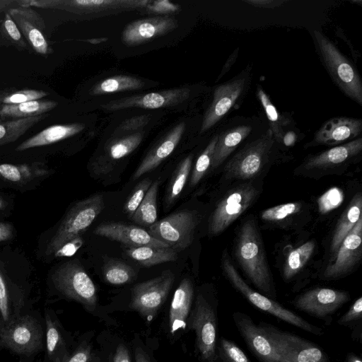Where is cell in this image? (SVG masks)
<instances>
[{"label": "cell", "instance_id": "obj_53", "mask_svg": "<svg viewBox=\"0 0 362 362\" xmlns=\"http://www.w3.org/2000/svg\"><path fill=\"white\" fill-rule=\"evenodd\" d=\"M243 1L253 6L264 8H274L288 2L286 0H243Z\"/></svg>", "mask_w": 362, "mask_h": 362}, {"label": "cell", "instance_id": "obj_36", "mask_svg": "<svg viewBox=\"0 0 362 362\" xmlns=\"http://www.w3.org/2000/svg\"><path fill=\"white\" fill-rule=\"evenodd\" d=\"M144 83L139 78L125 75L110 77L95 84L90 90L92 95L140 89Z\"/></svg>", "mask_w": 362, "mask_h": 362}, {"label": "cell", "instance_id": "obj_31", "mask_svg": "<svg viewBox=\"0 0 362 362\" xmlns=\"http://www.w3.org/2000/svg\"><path fill=\"white\" fill-rule=\"evenodd\" d=\"M48 173L47 167L39 162L19 165L0 164V176L7 181L15 183H25Z\"/></svg>", "mask_w": 362, "mask_h": 362}, {"label": "cell", "instance_id": "obj_5", "mask_svg": "<svg viewBox=\"0 0 362 362\" xmlns=\"http://www.w3.org/2000/svg\"><path fill=\"white\" fill-rule=\"evenodd\" d=\"M104 207V199L101 194H95L76 202L69 209L47 243L46 255H54L64 243L80 236L93 223Z\"/></svg>", "mask_w": 362, "mask_h": 362}, {"label": "cell", "instance_id": "obj_19", "mask_svg": "<svg viewBox=\"0 0 362 362\" xmlns=\"http://www.w3.org/2000/svg\"><path fill=\"white\" fill-rule=\"evenodd\" d=\"M177 26V21L168 16L137 20L126 26L122 33V41L127 46H136L166 35Z\"/></svg>", "mask_w": 362, "mask_h": 362}, {"label": "cell", "instance_id": "obj_40", "mask_svg": "<svg viewBox=\"0 0 362 362\" xmlns=\"http://www.w3.org/2000/svg\"><path fill=\"white\" fill-rule=\"evenodd\" d=\"M341 326L351 329V338L354 341H362V297L357 298L349 310L337 321Z\"/></svg>", "mask_w": 362, "mask_h": 362}, {"label": "cell", "instance_id": "obj_7", "mask_svg": "<svg viewBox=\"0 0 362 362\" xmlns=\"http://www.w3.org/2000/svg\"><path fill=\"white\" fill-rule=\"evenodd\" d=\"M276 141L268 129L239 150L227 163V178L245 180L255 177L269 160Z\"/></svg>", "mask_w": 362, "mask_h": 362}, {"label": "cell", "instance_id": "obj_48", "mask_svg": "<svg viewBox=\"0 0 362 362\" xmlns=\"http://www.w3.org/2000/svg\"><path fill=\"white\" fill-rule=\"evenodd\" d=\"M0 313L4 321L8 323L10 321V305L8 293L5 279L0 271Z\"/></svg>", "mask_w": 362, "mask_h": 362}, {"label": "cell", "instance_id": "obj_34", "mask_svg": "<svg viewBox=\"0 0 362 362\" xmlns=\"http://www.w3.org/2000/svg\"><path fill=\"white\" fill-rule=\"evenodd\" d=\"M159 182H152L132 220L142 226L150 227L157 221V194Z\"/></svg>", "mask_w": 362, "mask_h": 362}, {"label": "cell", "instance_id": "obj_51", "mask_svg": "<svg viewBox=\"0 0 362 362\" xmlns=\"http://www.w3.org/2000/svg\"><path fill=\"white\" fill-rule=\"evenodd\" d=\"M147 115L136 116L124 121L117 129V132H127L139 129L149 121Z\"/></svg>", "mask_w": 362, "mask_h": 362}, {"label": "cell", "instance_id": "obj_44", "mask_svg": "<svg viewBox=\"0 0 362 362\" xmlns=\"http://www.w3.org/2000/svg\"><path fill=\"white\" fill-rule=\"evenodd\" d=\"M299 202H291L274 206L267 209L261 213V218L267 221H279L300 211Z\"/></svg>", "mask_w": 362, "mask_h": 362}, {"label": "cell", "instance_id": "obj_17", "mask_svg": "<svg viewBox=\"0 0 362 362\" xmlns=\"http://www.w3.org/2000/svg\"><path fill=\"white\" fill-rule=\"evenodd\" d=\"M7 11L35 52L42 55L52 52L46 35L45 22L35 10L31 7L17 6Z\"/></svg>", "mask_w": 362, "mask_h": 362}, {"label": "cell", "instance_id": "obj_50", "mask_svg": "<svg viewBox=\"0 0 362 362\" xmlns=\"http://www.w3.org/2000/svg\"><path fill=\"white\" fill-rule=\"evenodd\" d=\"M91 358L90 346L87 344L79 346L63 362H89Z\"/></svg>", "mask_w": 362, "mask_h": 362}, {"label": "cell", "instance_id": "obj_4", "mask_svg": "<svg viewBox=\"0 0 362 362\" xmlns=\"http://www.w3.org/2000/svg\"><path fill=\"white\" fill-rule=\"evenodd\" d=\"M258 325L272 341L278 362H331L319 344L267 322Z\"/></svg>", "mask_w": 362, "mask_h": 362}, {"label": "cell", "instance_id": "obj_21", "mask_svg": "<svg viewBox=\"0 0 362 362\" xmlns=\"http://www.w3.org/2000/svg\"><path fill=\"white\" fill-rule=\"evenodd\" d=\"M362 132L361 119L337 117L326 121L315 134L310 146H338L356 139Z\"/></svg>", "mask_w": 362, "mask_h": 362}, {"label": "cell", "instance_id": "obj_2", "mask_svg": "<svg viewBox=\"0 0 362 362\" xmlns=\"http://www.w3.org/2000/svg\"><path fill=\"white\" fill-rule=\"evenodd\" d=\"M317 52L334 83L347 97L362 105V82L356 69L323 33L313 31Z\"/></svg>", "mask_w": 362, "mask_h": 362}, {"label": "cell", "instance_id": "obj_33", "mask_svg": "<svg viewBox=\"0 0 362 362\" xmlns=\"http://www.w3.org/2000/svg\"><path fill=\"white\" fill-rule=\"evenodd\" d=\"M47 115L44 114L0 122V146L16 141L32 127L45 119Z\"/></svg>", "mask_w": 362, "mask_h": 362}, {"label": "cell", "instance_id": "obj_57", "mask_svg": "<svg viewBox=\"0 0 362 362\" xmlns=\"http://www.w3.org/2000/svg\"><path fill=\"white\" fill-rule=\"evenodd\" d=\"M135 361L136 362H151L148 355L140 347L136 349Z\"/></svg>", "mask_w": 362, "mask_h": 362}, {"label": "cell", "instance_id": "obj_49", "mask_svg": "<svg viewBox=\"0 0 362 362\" xmlns=\"http://www.w3.org/2000/svg\"><path fill=\"white\" fill-rule=\"evenodd\" d=\"M83 243V240L81 236H77L64 243L54 255L58 257L72 256L82 246Z\"/></svg>", "mask_w": 362, "mask_h": 362}, {"label": "cell", "instance_id": "obj_55", "mask_svg": "<svg viewBox=\"0 0 362 362\" xmlns=\"http://www.w3.org/2000/svg\"><path fill=\"white\" fill-rule=\"evenodd\" d=\"M14 228L12 224L0 222V242L11 240L13 236Z\"/></svg>", "mask_w": 362, "mask_h": 362}, {"label": "cell", "instance_id": "obj_61", "mask_svg": "<svg viewBox=\"0 0 362 362\" xmlns=\"http://www.w3.org/2000/svg\"><path fill=\"white\" fill-rule=\"evenodd\" d=\"M5 207L4 200L0 197V211L2 210Z\"/></svg>", "mask_w": 362, "mask_h": 362}, {"label": "cell", "instance_id": "obj_9", "mask_svg": "<svg viewBox=\"0 0 362 362\" xmlns=\"http://www.w3.org/2000/svg\"><path fill=\"white\" fill-rule=\"evenodd\" d=\"M198 223V216L194 211L182 210L155 222L147 231L178 252L191 245Z\"/></svg>", "mask_w": 362, "mask_h": 362}, {"label": "cell", "instance_id": "obj_35", "mask_svg": "<svg viewBox=\"0 0 362 362\" xmlns=\"http://www.w3.org/2000/svg\"><path fill=\"white\" fill-rule=\"evenodd\" d=\"M46 346L51 362H63L69 356L64 339L56 322L50 314H45Z\"/></svg>", "mask_w": 362, "mask_h": 362}, {"label": "cell", "instance_id": "obj_45", "mask_svg": "<svg viewBox=\"0 0 362 362\" xmlns=\"http://www.w3.org/2000/svg\"><path fill=\"white\" fill-rule=\"evenodd\" d=\"M151 184L152 181L151 180L144 179L134 188L124 205V211L129 218H132Z\"/></svg>", "mask_w": 362, "mask_h": 362}, {"label": "cell", "instance_id": "obj_18", "mask_svg": "<svg viewBox=\"0 0 362 362\" xmlns=\"http://www.w3.org/2000/svg\"><path fill=\"white\" fill-rule=\"evenodd\" d=\"M362 217L341 242L334 261L324 272L327 279H335L348 274L358 262L362 255Z\"/></svg>", "mask_w": 362, "mask_h": 362}, {"label": "cell", "instance_id": "obj_39", "mask_svg": "<svg viewBox=\"0 0 362 362\" xmlns=\"http://www.w3.org/2000/svg\"><path fill=\"white\" fill-rule=\"evenodd\" d=\"M104 279L112 285H123L132 282L136 278L134 269L124 262L111 259L103 267Z\"/></svg>", "mask_w": 362, "mask_h": 362}, {"label": "cell", "instance_id": "obj_32", "mask_svg": "<svg viewBox=\"0 0 362 362\" xmlns=\"http://www.w3.org/2000/svg\"><path fill=\"white\" fill-rule=\"evenodd\" d=\"M257 96L266 114L270 127L269 129L272 131L276 142H281L286 132V128L291 124V118L279 112L267 94L259 85L257 86Z\"/></svg>", "mask_w": 362, "mask_h": 362}, {"label": "cell", "instance_id": "obj_62", "mask_svg": "<svg viewBox=\"0 0 362 362\" xmlns=\"http://www.w3.org/2000/svg\"><path fill=\"white\" fill-rule=\"evenodd\" d=\"M351 2L355 4L359 3L361 5V1H351Z\"/></svg>", "mask_w": 362, "mask_h": 362}, {"label": "cell", "instance_id": "obj_25", "mask_svg": "<svg viewBox=\"0 0 362 362\" xmlns=\"http://www.w3.org/2000/svg\"><path fill=\"white\" fill-rule=\"evenodd\" d=\"M143 132H137L127 137L118 139L109 145L106 152L93 167V172L101 176L111 172L115 162L130 154L141 144Z\"/></svg>", "mask_w": 362, "mask_h": 362}, {"label": "cell", "instance_id": "obj_38", "mask_svg": "<svg viewBox=\"0 0 362 362\" xmlns=\"http://www.w3.org/2000/svg\"><path fill=\"white\" fill-rule=\"evenodd\" d=\"M314 250L315 243L313 240H310L290 252L286 258L283 272L286 280H291L299 272L311 257Z\"/></svg>", "mask_w": 362, "mask_h": 362}, {"label": "cell", "instance_id": "obj_20", "mask_svg": "<svg viewBox=\"0 0 362 362\" xmlns=\"http://www.w3.org/2000/svg\"><path fill=\"white\" fill-rule=\"evenodd\" d=\"M94 233L119 242L127 247L146 245L170 247L164 242L152 237L146 230L120 222L103 223L95 228Z\"/></svg>", "mask_w": 362, "mask_h": 362}, {"label": "cell", "instance_id": "obj_12", "mask_svg": "<svg viewBox=\"0 0 362 362\" xmlns=\"http://www.w3.org/2000/svg\"><path fill=\"white\" fill-rule=\"evenodd\" d=\"M0 345L17 354L29 356L42 347V329L30 315L11 320L0 331Z\"/></svg>", "mask_w": 362, "mask_h": 362}, {"label": "cell", "instance_id": "obj_26", "mask_svg": "<svg viewBox=\"0 0 362 362\" xmlns=\"http://www.w3.org/2000/svg\"><path fill=\"white\" fill-rule=\"evenodd\" d=\"M252 131V126L247 123L230 127L218 135L211 167L214 169L222 164Z\"/></svg>", "mask_w": 362, "mask_h": 362}, {"label": "cell", "instance_id": "obj_27", "mask_svg": "<svg viewBox=\"0 0 362 362\" xmlns=\"http://www.w3.org/2000/svg\"><path fill=\"white\" fill-rule=\"evenodd\" d=\"M84 128L85 124L81 123L52 125L23 141L16 150L23 151L52 144L81 132Z\"/></svg>", "mask_w": 362, "mask_h": 362}, {"label": "cell", "instance_id": "obj_47", "mask_svg": "<svg viewBox=\"0 0 362 362\" xmlns=\"http://www.w3.org/2000/svg\"><path fill=\"white\" fill-rule=\"evenodd\" d=\"M2 25L4 33L11 39V40L21 47H26V43L23 39L21 32L8 11H5Z\"/></svg>", "mask_w": 362, "mask_h": 362}, {"label": "cell", "instance_id": "obj_41", "mask_svg": "<svg viewBox=\"0 0 362 362\" xmlns=\"http://www.w3.org/2000/svg\"><path fill=\"white\" fill-rule=\"evenodd\" d=\"M216 362H250L244 351L233 341L221 337L216 346Z\"/></svg>", "mask_w": 362, "mask_h": 362}, {"label": "cell", "instance_id": "obj_58", "mask_svg": "<svg viewBox=\"0 0 362 362\" xmlns=\"http://www.w3.org/2000/svg\"><path fill=\"white\" fill-rule=\"evenodd\" d=\"M14 4H17V1L13 0H0V12L6 11L11 8V6Z\"/></svg>", "mask_w": 362, "mask_h": 362}, {"label": "cell", "instance_id": "obj_46", "mask_svg": "<svg viewBox=\"0 0 362 362\" xmlns=\"http://www.w3.org/2000/svg\"><path fill=\"white\" fill-rule=\"evenodd\" d=\"M343 199L344 194L341 189L332 187L318 198L319 211L322 214L327 213L337 208L342 203Z\"/></svg>", "mask_w": 362, "mask_h": 362}, {"label": "cell", "instance_id": "obj_6", "mask_svg": "<svg viewBox=\"0 0 362 362\" xmlns=\"http://www.w3.org/2000/svg\"><path fill=\"white\" fill-rule=\"evenodd\" d=\"M189 327L196 334V346L201 362H216L218 331L217 304L203 294L197 296L189 314Z\"/></svg>", "mask_w": 362, "mask_h": 362}, {"label": "cell", "instance_id": "obj_60", "mask_svg": "<svg viewBox=\"0 0 362 362\" xmlns=\"http://www.w3.org/2000/svg\"><path fill=\"white\" fill-rule=\"evenodd\" d=\"M105 40V38H101V39H91V40H88V41L92 44H97V43L101 42Z\"/></svg>", "mask_w": 362, "mask_h": 362}, {"label": "cell", "instance_id": "obj_43", "mask_svg": "<svg viewBox=\"0 0 362 362\" xmlns=\"http://www.w3.org/2000/svg\"><path fill=\"white\" fill-rule=\"evenodd\" d=\"M49 93L42 90L23 89L0 95V105H13L40 100Z\"/></svg>", "mask_w": 362, "mask_h": 362}, {"label": "cell", "instance_id": "obj_15", "mask_svg": "<svg viewBox=\"0 0 362 362\" xmlns=\"http://www.w3.org/2000/svg\"><path fill=\"white\" fill-rule=\"evenodd\" d=\"M189 93L190 90L187 88L168 89L110 100L101 107L110 111L129 107L156 109L178 105L185 101L189 97Z\"/></svg>", "mask_w": 362, "mask_h": 362}, {"label": "cell", "instance_id": "obj_22", "mask_svg": "<svg viewBox=\"0 0 362 362\" xmlns=\"http://www.w3.org/2000/svg\"><path fill=\"white\" fill-rule=\"evenodd\" d=\"M362 151V138L335 146L317 154L310 156L303 165L307 170L327 169L344 164L356 158Z\"/></svg>", "mask_w": 362, "mask_h": 362}, {"label": "cell", "instance_id": "obj_29", "mask_svg": "<svg viewBox=\"0 0 362 362\" xmlns=\"http://www.w3.org/2000/svg\"><path fill=\"white\" fill-rule=\"evenodd\" d=\"M51 100H37L13 105H0V119H16L47 114L57 106Z\"/></svg>", "mask_w": 362, "mask_h": 362}, {"label": "cell", "instance_id": "obj_13", "mask_svg": "<svg viewBox=\"0 0 362 362\" xmlns=\"http://www.w3.org/2000/svg\"><path fill=\"white\" fill-rule=\"evenodd\" d=\"M257 189L242 185L230 190L218 203L209 223V233L217 235L238 218L256 200Z\"/></svg>", "mask_w": 362, "mask_h": 362}, {"label": "cell", "instance_id": "obj_59", "mask_svg": "<svg viewBox=\"0 0 362 362\" xmlns=\"http://www.w3.org/2000/svg\"><path fill=\"white\" fill-rule=\"evenodd\" d=\"M345 362H362L359 356L353 352H348L346 356Z\"/></svg>", "mask_w": 362, "mask_h": 362}, {"label": "cell", "instance_id": "obj_28", "mask_svg": "<svg viewBox=\"0 0 362 362\" xmlns=\"http://www.w3.org/2000/svg\"><path fill=\"white\" fill-rule=\"evenodd\" d=\"M362 196L357 193L352 198L339 219L332 240L331 250L337 253L341 242L361 218Z\"/></svg>", "mask_w": 362, "mask_h": 362}, {"label": "cell", "instance_id": "obj_3", "mask_svg": "<svg viewBox=\"0 0 362 362\" xmlns=\"http://www.w3.org/2000/svg\"><path fill=\"white\" fill-rule=\"evenodd\" d=\"M222 267L226 276L233 288L256 308L311 334L321 337L325 334L322 327L310 323L276 300L249 286L238 274L226 252L223 257Z\"/></svg>", "mask_w": 362, "mask_h": 362}, {"label": "cell", "instance_id": "obj_52", "mask_svg": "<svg viewBox=\"0 0 362 362\" xmlns=\"http://www.w3.org/2000/svg\"><path fill=\"white\" fill-rule=\"evenodd\" d=\"M149 10L157 13H170L178 10V5L170 3L168 1H157L149 5Z\"/></svg>", "mask_w": 362, "mask_h": 362}, {"label": "cell", "instance_id": "obj_1", "mask_svg": "<svg viewBox=\"0 0 362 362\" xmlns=\"http://www.w3.org/2000/svg\"><path fill=\"white\" fill-rule=\"evenodd\" d=\"M238 262L252 284L262 294L274 300V284L269 269L260 235L253 218L241 226L235 245Z\"/></svg>", "mask_w": 362, "mask_h": 362}, {"label": "cell", "instance_id": "obj_10", "mask_svg": "<svg viewBox=\"0 0 362 362\" xmlns=\"http://www.w3.org/2000/svg\"><path fill=\"white\" fill-rule=\"evenodd\" d=\"M174 281L173 273L166 270L157 277L134 285L129 307L151 322L165 301Z\"/></svg>", "mask_w": 362, "mask_h": 362}, {"label": "cell", "instance_id": "obj_30", "mask_svg": "<svg viewBox=\"0 0 362 362\" xmlns=\"http://www.w3.org/2000/svg\"><path fill=\"white\" fill-rule=\"evenodd\" d=\"M127 255L144 267L173 262L177 259V253L170 247L141 246L127 247Z\"/></svg>", "mask_w": 362, "mask_h": 362}, {"label": "cell", "instance_id": "obj_8", "mask_svg": "<svg viewBox=\"0 0 362 362\" xmlns=\"http://www.w3.org/2000/svg\"><path fill=\"white\" fill-rule=\"evenodd\" d=\"M52 281L66 298L82 304L89 311L95 309L98 300L95 284L78 260L58 266L52 274Z\"/></svg>", "mask_w": 362, "mask_h": 362}, {"label": "cell", "instance_id": "obj_54", "mask_svg": "<svg viewBox=\"0 0 362 362\" xmlns=\"http://www.w3.org/2000/svg\"><path fill=\"white\" fill-rule=\"evenodd\" d=\"M113 362H131L129 351L124 344H121L117 347Z\"/></svg>", "mask_w": 362, "mask_h": 362}, {"label": "cell", "instance_id": "obj_56", "mask_svg": "<svg viewBox=\"0 0 362 362\" xmlns=\"http://www.w3.org/2000/svg\"><path fill=\"white\" fill-rule=\"evenodd\" d=\"M296 137L297 136L294 132L286 131L282 137L281 141L287 146H291L296 141Z\"/></svg>", "mask_w": 362, "mask_h": 362}, {"label": "cell", "instance_id": "obj_42", "mask_svg": "<svg viewBox=\"0 0 362 362\" xmlns=\"http://www.w3.org/2000/svg\"><path fill=\"white\" fill-rule=\"evenodd\" d=\"M218 140V135H215L206 146L203 152L198 157L192 172L190 184L194 186L199 183L211 165L215 146Z\"/></svg>", "mask_w": 362, "mask_h": 362}, {"label": "cell", "instance_id": "obj_14", "mask_svg": "<svg viewBox=\"0 0 362 362\" xmlns=\"http://www.w3.org/2000/svg\"><path fill=\"white\" fill-rule=\"evenodd\" d=\"M250 83L248 69L239 74L230 81L218 86L213 100L204 115L201 133L205 132L221 121L247 90Z\"/></svg>", "mask_w": 362, "mask_h": 362}, {"label": "cell", "instance_id": "obj_24", "mask_svg": "<svg viewBox=\"0 0 362 362\" xmlns=\"http://www.w3.org/2000/svg\"><path fill=\"white\" fill-rule=\"evenodd\" d=\"M194 295L192 281L183 279L176 288L169 310V328L171 334L180 329H185L191 312Z\"/></svg>", "mask_w": 362, "mask_h": 362}, {"label": "cell", "instance_id": "obj_11", "mask_svg": "<svg viewBox=\"0 0 362 362\" xmlns=\"http://www.w3.org/2000/svg\"><path fill=\"white\" fill-rule=\"evenodd\" d=\"M349 300L350 295L347 291L317 287L298 295L292 304L296 309L323 321L328 326L333 321L332 316Z\"/></svg>", "mask_w": 362, "mask_h": 362}, {"label": "cell", "instance_id": "obj_23", "mask_svg": "<svg viewBox=\"0 0 362 362\" xmlns=\"http://www.w3.org/2000/svg\"><path fill=\"white\" fill-rule=\"evenodd\" d=\"M185 126L184 122L177 124L162 141L147 153L135 170L132 176L134 180L155 169L173 153L185 132Z\"/></svg>", "mask_w": 362, "mask_h": 362}, {"label": "cell", "instance_id": "obj_16", "mask_svg": "<svg viewBox=\"0 0 362 362\" xmlns=\"http://www.w3.org/2000/svg\"><path fill=\"white\" fill-rule=\"evenodd\" d=\"M232 318L247 349L258 362H278L272 341L250 315L235 311Z\"/></svg>", "mask_w": 362, "mask_h": 362}, {"label": "cell", "instance_id": "obj_37", "mask_svg": "<svg viewBox=\"0 0 362 362\" xmlns=\"http://www.w3.org/2000/svg\"><path fill=\"white\" fill-rule=\"evenodd\" d=\"M192 163V156L189 155L180 162L173 173L165 196L166 206H171L179 198L189 175Z\"/></svg>", "mask_w": 362, "mask_h": 362}]
</instances>
